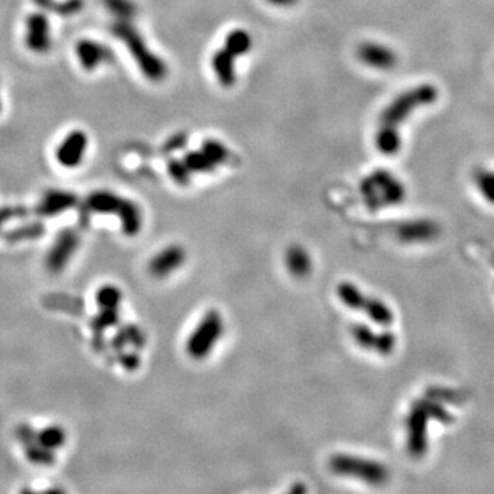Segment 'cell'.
Returning a JSON list of instances; mask_svg holds the SVG:
<instances>
[{
    "mask_svg": "<svg viewBox=\"0 0 494 494\" xmlns=\"http://www.w3.org/2000/svg\"><path fill=\"white\" fill-rule=\"evenodd\" d=\"M436 99L438 90L432 84H420L394 98L379 117L375 135L377 150L383 155H395L401 148V125L418 109L430 106Z\"/></svg>",
    "mask_w": 494,
    "mask_h": 494,
    "instance_id": "obj_1",
    "label": "cell"
},
{
    "mask_svg": "<svg viewBox=\"0 0 494 494\" xmlns=\"http://www.w3.org/2000/svg\"><path fill=\"white\" fill-rule=\"evenodd\" d=\"M90 212L103 214H117L120 217L123 232L128 237H136L143 227V214L140 206L109 191H96L87 199Z\"/></svg>",
    "mask_w": 494,
    "mask_h": 494,
    "instance_id": "obj_2",
    "label": "cell"
},
{
    "mask_svg": "<svg viewBox=\"0 0 494 494\" xmlns=\"http://www.w3.org/2000/svg\"><path fill=\"white\" fill-rule=\"evenodd\" d=\"M364 202L370 210L398 205L405 198V187L390 172L376 171L360 185Z\"/></svg>",
    "mask_w": 494,
    "mask_h": 494,
    "instance_id": "obj_3",
    "label": "cell"
},
{
    "mask_svg": "<svg viewBox=\"0 0 494 494\" xmlns=\"http://www.w3.org/2000/svg\"><path fill=\"white\" fill-rule=\"evenodd\" d=\"M116 35L126 43L128 50L135 57L139 67L148 80L158 83L167 77V63H164L157 54H153L150 51L142 35L130 25L129 21L121 19V22H119L116 28Z\"/></svg>",
    "mask_w": 494,
    "mask_h": 494,
    "instance_id": "obj_4",
    "label": "cell"
},
{
    "mask_svg": "<svg viewBox=\"0 0 494 494\" xmlns=\"http://www.w3.org/2000/svg\"><path fill=\"white\" fill-rule=\"evenodd\" d=\"M330 468L335 475L355 478L372 486H380L389 479V470L376 460L338 453L330 459Z\"/></svg>",
    "mask_w": 494,
    "mask_h": 494,
    "instance_id": "obj_5",
    "label": "cell"
},
{
    "mask_svg": "<svg viewBox=\"0 0 494 494\" xmlns=\"http://www.w3.org/2000/svg\"><path fill=\"white\" fill-rule=\"evenodd\" d=\"M225 330L224 318L217 310H209L187 339L185 350L194 360L206 359L221 339Z\"/></svg>",
    "mask_w": 494,
    "mask_h": 494,
    "instance_id": "obj_6",
    "label": "cell"
},
{
    "mask_svg": "<svg viewBox=\"0 0 494 494\" xmlns=\"http://www.w3.org/2000/svg\"><path fill=\"white\" fill-rule=\"evenodd\" d=\"M337 296L343 305L349 309L364 312L370 320L379 325H390L394 321V314L383 301L370 298L356 284L343 282L337 287Z\"/></svg>",
    "mask_w": 494,
    "mask_h": 494,
    "instance_id": "obj_7",
    "label": "cell"
},
{
    "mask_svg": "<svg viewBox=\"0 0 494 494\" xmlns=\"http://www.w3.org/2000/svg\"><path fill=\"white\" fill-rule=\"evenodd\" d=\"M230 157L228 148L217 140L205 142L199 151L191 153L183 160L189 173H209L223 165Z\"/></svg>",
    "mask_w": 494,
    "mask_h": 494,
    "instance_id": "obj_8",
    "label": "cell"
},
{
    "mask_svg": "<svg viewBox=\"0 0 494 494\" xmlns=\"http://www.w3.org/2000/svg\"><path fill=\"white\" fill-rule=\"evenodd\" d=\"M90 139L88 135L81 129L70 130L63 136L60 144L56 148V158L62 168L74 169L81 165L88 151Z\"/></svg>",
    "mask_w": 494,
    "mask_h": 494,
    "instance_id": "obj_9",
    "label": "cell"
},
{
    "mask_svg": "<svg viewBox=\"0 0 494 494\" xmlns=\"http://www.w3.org/2000/svg\"><path fill=\"white\" fill-rule=\"evenodd\" d=\"M25 46L35 54L47 53L53 46L49 18L42 12L31 14L25 21Z\"/></svg>",
    "mask_w": 494,
    "mask_h": 494,
    "instance_id": "obj_10",
    "label": "cell"
},
{
    "mask_svg": "<svg viewBox=\"0 0 494 494\" xmlns=\"http://www.w3.org/2000/svg\"><path fill=\"white\" fill-rule=\"evenodd\" d=\"M352 335L356 343L380 356H389L397 346V337L390 331H373L366 324H356L352 328Z\"/></svg>",
    "mask_w": 494,
    "mask_h": 494,
    "instance_id": "obj_11",
    "label": "cell"
},
{
    "mask_svg": "<svg viewBox=\"0 0 494 494\" xmlns=\"http://www.w3.org/2000/svg\"><path fill=\"white\" fill-rule=\"evenodd\" d=\"M78 247V235L73 230H63L54 241V245L50 248L46 265L47 269L53 273H58L65 269L70 258L74 255Z\"/></svg>",
    "mask_w": 494,
    "mask_h": 494,
    "instance_id": "obj_12",
    "label": "cell"
},
{
    "mask_svg": "<svg viewBox=\"0 0 494 494\" xmlns=\"http://www.w3.org/2000/svg\"><path fill=\"white\" fill-rule=\"evenodd\" d=\"M187 253L180 245H171L160 250L148 262V272L158 279L171 276L183 266Z\"/></svg>",
    "mask_w": 494,
    "mask_h": 494,
    "instance_id": "obj_13",
    "label": "cell"
},
{
    "mask_svg": "<svg viewBox=\"0 0 494 494\" xmlns=\"http://www.w3.org/2000/svg\"><path fill=\"white\" fill-rule=\"evenodd\" d=\"M15 435L18 441L24 445V452L26 459L39 466H51L56 461V454L53 450L46 449L36 441V432L29 425H19Z\"/></svg>",
    "mask_w": 494,
    "mask_h": 494,
    "instance_id": "obj_14",
    "label": "cell"
},
{
    "mask_svg": "<svg viewBox=\"0 0 494 494\" xmlns=\"http://www.w3.org/2000/svg\"><path fill=\"white\" fill-rule=\"evenodd\" d=\"M76 58L83 69L94 71L110 61L112 53L103 43L87 39L76 46Z\"/></svg>",
    "mask_w": 494,
    "mask_h": 494,
    "instance_id": "obj_15",
    "label": "cell"
},
{
    "mask_svg": "<svg viewBox=\"0 0 494 494\" xmlns=\"http://www.w3.org/2000/svg\"><path fill=\"white\" fill-rule=\"evenodd\" d=\"M357 56L360 61L376 70H390L397 65V54L387 46L380 43H364L359 47Z\"/></svg>",
    "mask_w": 494,
    "mask_h": 494,
    "instance_id": "obj_16",
    "label": "cell"
},
{
    "mask_svg": "<svg viewBox=\"0 0 494 494\" xmlns=\"http://www.w3.org/2000/svg\"><path fill=\"white\" fill-rule=\"evenodd\" d=\"M407 427L409 452L415 456H419L425 452L426 448V414L420 402L419 405L414 407L408 415Z\"/></svg>",
    "mask_w": 494,
    "mask_h": 494,
    "instance_id": "obj_17",
    "label": "cell"
},
{
    "mask_svg": "<svg viewBox=\"0 0 494 494\" xmlns=\"http://www.w3.org/2000/svg\"><path fill=\"white\" fill-rule=\"evenodd\" d=\"M237 58L239 57H237L227 47L217 50L212 58V69L216 74L217 81L223 87H232L237 81V70H235Z\"/></svg>",
    "mask_w": 494,
    "mask_h": 494,
    "instance_id": "obj_18",
    "label": "cell"
},
{
    "mask_svg": "<svg viewBox=\"0 0 494 494\" xmlns=\"http://www.w3.org/2000/svg\"><path fill=\"white\" fill-rule=\"evenodd\" d=\"M77 199L73 194L60 191V189H53L49 191L43 199L40 201L36 213L43 217H53L57 214H61L62 212L69 210L76 205Z\"/></svg>",
    "mask_w": 494,
    "mask_h": 494,
    "instance_id": "obj_19",
    "label": "cell"
},
{
    "mask_svg": "<svg viewBox=\"0 0 494 494\" xmlns=\"http://www.w3.org/2000/svg\"><path fill=\"white\" fill-rule=\"evenodd\" d=\"M286 266L289 272L298 279L307 278L312 272V258L308 251L300 245L289 247L286 253Z\"/></svg>",
    "mask_w": 494,
    "mask_h": 494,
    "instance_id": "obj_20",
    "label": "cell"
},
{
    "mask_svg": "<svg viewBox=\"0 0 494 494\" xmlns=\"http://www.w3.org/2000/svg\"><path fill=\"white\" fill-rule=\"evenodd\" d=\"M435 230L432 228L430 223L426 221H415V223H405L402 224L397 234L398 238L404 242H414V241H425L430 239L434 235Z\"/></svg>",
    "mask_w": 494,
    "mask_h": 494,
    "instance_id": "obj_21",
    "label": "cell"
},
{
    "mask_svg": "<svg viewBox=\"0 0 494 494\" xmlns=\"http://www.w3.org/2000/svg\"><path fill=\"white\" fill-rule=\"evenodd\" d=\"M36 441L49 450H58L66 443V432L58 425H51L43 427L40 432H36Z\"/></svg>",
    "mask_w": 494,
    "mask_h": 494,
    "instance_id": "obj_22",
    "label": "cell"
},
{
    "mask_svg": "<svg viewBox=\"0 0 494 494\" xmlns=\"http://www.w3.org/2000/svg\"><path fill=\"white\" fill-rule=\"evenodd\" d=\"M251 46H253L251 36L248 35V32L244 29H235V31L230 32L224 42V47H227L230 51H232L237 57L247 54L250 51Z\"/></svg>",
    "mask_w": 494,
    "mask_h": 494,
    "instance_id": "obj_23",
    "label": "cell"
},
{
    "mask_svg": "<svg viewBox=\"0 0 494 494\" xmlns=\"http://www.w3.org/2000/svg\"><path fill=\"white\" fill-rule=\"evenodd\" d=\"M123 303V293L114 284H106L96 293V304L99 308L120 309Z\"/></svg>",
    "mask_w": 494,
    "mask_h": 494,
    "instance_id": "obj_24",
    "label": "cell"
},
{
    "mask_svg": "<svg viewBox=\"0 0 494 494\" xmlns=\"http://www.w3.org/2000/svg\"><path fill=\"white\" fill-rule=\"evenodd\" d=\"M43 232H44V227L40 223H33V224H26V225L15 228L14 231H11L6 235V239L8 242L29 241V239H36V238L42 237Z\"/></svg>",
    "mask_w": 494,
    "mask_h": 494,
    "instance_id": "obj_25",
    "label": "cell"
},
{
    "mask_svg": "<svg viewBox=\"0 0 494 494\" xmlns=\"http://www.w3.org/2000/svg\"><path fill=\"white\" fill-rule=\"evenodd\" d=\"M119 310L116 308H101L98 316L94 317L91 325L96 334H102L106 328H110L119 323Z\"/></svg>",
    "mask_w": 494,
    "mask_h": 494,
    "instance_id": "obj_26",
    "label": "cell"
},
{
    "mask_svg": "<svg viewBox=\"0 0 494 494\" xmlns=\"http://www.w3.org/2000/svg\"><path fill=\"white\" fill-rule=\"evenodd\" d=\"M169 173L171 178L178 183V185H188L191 180V173L187 169L183 161H172L169 164Z\"/></svg>",
    "mask_w": 494,
    "mask_h": 494,
    "instance_id": "obj_27",
    "label": "cell"
},
{
    "mask_svg": "<svg viewBox=\"0 0 494 494\" xmlns=\"http://www.w3.org/2000/svg\"><path fill=\"white\" fill-rule=\"evenodd\" d=\"M24 214H25V210L19 209V207H0V230H1L3 224H6L10 219L19 217Z\"/></svg>",
    "mask_w": 494,
    "mask_h": 494,
    "instance_id": "obj_28",
    "label": "cell"
},
{
    "mask_svg": "<svg viewBox=\"0 0 494 494\" xmlns=\"http://www.w3.org/2000/svg\"><path fill=\"white\" fill-rule=\"evenodd\" d=\"M266 1L273 6H278V7H289V6H293L297 3V0H266Z\"/></svg>",
    "mask_w": 494,
    "mask_h": 494,
    "instance_id": "obj_29",
    "label": "cell"
},
{
    "mask_svg": "<svg viewBox=\"0 0 494 494\" xmlns=\"http://www.w3.org/2000/svg\"><path fill=\"white\" fill-rule=\"evenodd\" d=\"M39 6H42V7H46V4H47V1H50V0H35Z\"/></svg>",
    "mask_w": 494,
    "mask_h": 494,
    "instance_id": "obj_30",
    "label": "cell"
},
{
    "mask_svg": "<svg viewBox=\"0 0 494 494\" xmlns=\"http://www.w3.org/2000/svg\"><path fill=\"white\" fill-rule=\"evenodd\" d=\"M1 109H3V102H1V96H0V113H1Z\"/></svg>",
    "mask_w": 494,
    "mask_h": 494,
    "instance_id": "obj_31",
    "label": "cell"
}]
</instances>
